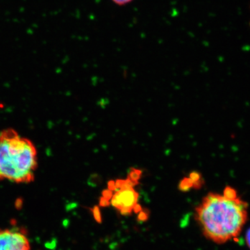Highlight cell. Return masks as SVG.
Wrapping results in <instances>:
<instances>
[{"label": "cell", "mask_w": 250, "mask_h": 250, "mask_svg": "<svg viewBox=\"0 0 250 250\" xmlns=\"http://www.w3.org/2000/svg\"><path fill=\"white\" fill-rule=\"evenodd\" d=\"M246 242L247 246L250 250V228L248 229V231H246Z\"/></svg>", "instance_id": "8"}, {"label": "cell", "mask_w": 250, "mask_h": 250, "mask_svg": "<svg viewBox=\"0 0 250 250\" xmlns=\"http://www.w3.org/2000/svg\"><path fill=\"white\" fill-rule=\"evenodd\" d=\"M38 152L34 143L8 128L0 132V182L29 184L35 179Z\"/></svg>", "instance_id": "2"}, {"label": "cell", "mask_w": 250, "mask_h": 250, "mask_svg": "<svg viewBox=\"0 0 250 250\" xmlns=\"http://www.w3.org/2000/svg\"><path fill=\"white\" fill-rule=\"evenodd\" d=\"M112 1H114L116 4L118 5H125L128 4L132 0H112Z\"/></svg>", "instance_id": "9"}, {"label": "cell", "mask_w": 250, "mask_h": 250, "mask_svg": "<svg viewBox=\"0 0 250 250\" xmlns=\"http://www.w3.org/2000/svg\"><path fill=\"white\" fill-rule=\"evenodd\" d=\"M179 187L180 190L187 191V190L193 187V184H192V181L190 180L189 177H186V178H184L181 181Z\"/></svg>", "instance_id": "6"}, {"label": "cell", "mask_w": 250, "mask_h": 250, "mask_svg": "<svg viewBox=\"0 0 250 250\" xmlns=\"http://www.w3.org/2000/svg\"><path fill=\"white\" fill-rule=\"evenodd\" d=\"M116 183V193L111 198L113 207L121 210L123 214H128L134 209L139 199V194L135 191V182L128 178L126 180H118Z\"/></svg>", "instance_id": "3"}, {"label": "cell", "mask_w": 250, "mask_h": 250, "mask_svg": "<svg viewBox=\"0 0 250 250\" xmlns=\"http://www.w3.org/2000/svg\"><path fill=\"white\" fill-rule=\"evenodd\" d=\"M189 178L192 181L193 184V187L195 188H199L202 187L203 182L201 177V174L197 172H192L189 175Z\"/></svg>", "instance_id": "5"}, {"label": "cell", "mask_w": 250, "mask_h": 250, "mask_svg": "<svg viewBox=\"0 0 250 250\" xmlns=\"http://www.w3.org/2000/svg\"><path fill=\"white\" fill-rule=\"evenodd\" d=\"M195 218L206 238L218 244L236 239L248 221V204L234 188L210 192L195 208Z\"/></svg>", "instance_id": "1"}, {"label": "cell", "mask_w": 250, "mask_h": 250, "mask_svg": "<svg viewBox=\"0 0 250 250\" xmlns=\"http://www.w3.org/2000/svg\"><path fill=\"white\" fill-rule=\"evenodd\" d=\"M0 250H30V243L17 229H0Z\"/></svg>", "instance_id": "4"}, {"label": "cell", "mask_w": 250, "mask_h": 250, "mask_svg": "<svg viewBox=\"0 0 250 250\" xmlns=\"http://www.w3.org/2000/svg\"><path fill=\"white\" fill-rule=\"evenodd\" d=\"M141 174H142L141 171L136 170V169H133V170L129 172V179H131V180L135 182V183H138V181L141 178Z\"/></svg>", "instance_id": "7"}]
</instances>
